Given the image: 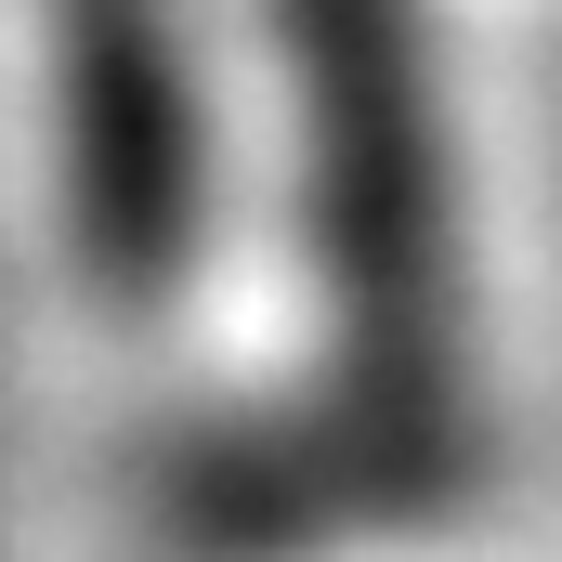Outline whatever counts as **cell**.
Returning a JSON list of instances; mask_svg holds the SVG:
<instances>
[{
	"label": "cell",
	"mask_w": 562,
	"mask_h": 562,
	"mask_svg": "<svg viewBox=\"0 0 562 562\" xmlns=\"http://www.w3.org/2000/svg\"><path fill=\"white\" fill-rule=\"evenodd\" d=\"M53 40V132L66 196L105 276H170L183 210H196V66L170 0H40Z\"/></svg>",
	"instance_id": "obj_1"
}]
</instances>
